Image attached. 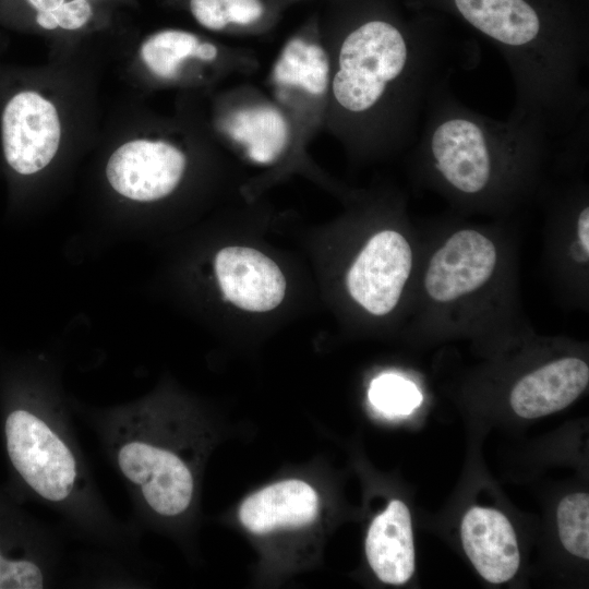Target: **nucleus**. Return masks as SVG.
Masks as SVG:
<instances>
[{
    "label": "nucleus",
    "mask_w": 589,
    "mask_h": 589,
    "mask_svg": "<svg viewBox=\"0 0 589 589\" xmlns=\"http://www.w3.org/2000/svg\"><path fill=\"white\" fill-rule=\"evenodd\" d=\"M429 22L371 14L338 38L327 110L340 137L386 148L418 136L429 95L445 77L444 40Z\"/></svg>",
    "instance_id": "nucleus-1"
},
{
    "label": "nucleus",
    "mask_w": 589,
    "mask_h": 589,
    "mask_svg": "<svg viewBox=\"0 0 589 589\" xmlns=\"http://www.w3.org/2000/svg\"><path fill=\"white\" fill-rule=\"evenodd\" d=\"M449 13L490 40L515 86L512 116L539 123L551 137L588 129L589 59L585 13L573 0H410Z\"/></svg>",
    "instance_id": "nucleus-2"
},
{
    "label": "nucleus",
    "mask_w": 589,
    "mask_h": 589,
    "mask_svg": "<svg viewBox=\"0 0 589 589\" xmlns=\"http://www.w3.org/2000/svg\"><path fill=\"white\" fill-rule=\"evenodd\" d=\"M422 118L417 137L425 169L470 201L508 193L537 168L551 137L536 121L512 115L500 121L468 108L445 77L432 88Z\"/></svg>",
    "instance_id": "nucleus-3"
},
{
    "label": "nucleus",
    "mask_w": 589,
    "mask_h": 589,
    "mask_svg": "<svg viewBox=\"0 0 589 589\" xmlns=\"http://www.w3.org/2000/svg\"><path fill=\"white\" fill-rule=\"evenodd\" d=\"M7 453L28 490L61 515L76 534L109 549L134 542L109 512L92 478L70 417L59 405L11 410L4 421Z\"/></svg>",
    "instance_id": "nucleus-4"
},
{
    "label": "nucleus",
    "mask_w": 589,
    "mask_h": 589,
    "mask_svg": "<svg viewBox=\"0 0 589 589\" xmlns=\"http://www.w3.org/2000/svg\"><path fill=\"white\" fill-rule=\"evenodd\" d=\"M86 418L136 512L175 518L190 508L195 490L193 470L166 442L167 422L153 406L134 404Z\"/></svg>",
    "instance_id": "nucleus-5"
},
{
    "label": "nucleus",
    "mask_w": 589,
    "mask_h": 589,
    "mask_svg": "<svg viewBox=\"0 0 589 589\" xmlns=\"http://www.w3.org/2000/svg\"><path fill=\"white\" fill-rule=\"evenodd\" d=\"M62 140L57 105L43 93L24 89L14 94L1 115L4 159L24 177L44 170L56 157Z\"/></svg>",
    "instance_id": "nucleus-6"
},
{
    "label": "nucleus",
    "mask_w": 589,
    "mask_h": 589,
    "mask_svg": "<svg viewBox=\"0 0 589 589\" xmlns=\"http://www.w3.org/2000/svg\"><path fill=\"white\" fill-rule=\"evenodd\" d=\"M188 158L164 136H137L118 146L106 165L110 187L121 196L149 203L170 195L181 182Z\"/></svg>",
    "instance_id": "nucleus-7"
},
{
    "label": "nucleus",
    "mask_w": 589,
    "mask_h": 589,
    "mask_svg": "<svg viewBox=\"0 0 589 589\" xmlns=\"http://www.w3.org/2000/svg\"><path fill=\"white\" fill-rule=\"evenodd\" d=\"M412 268V250L405 236L384 229L373 235L347 273L351 298L366 312L383 316L398 304Z\"/></svg>",
    "instance_id": "nucleus-8"
},
{
    "label": "nucleus",
    "mask_w": 589,
    "mask_h": 589,
    "mask_svg": "<svg viewBox=\"0 0 589 589\" xmlns=\"http://www.w3.org/2000/svg\"><path fill=\"white\" fill-rule=\"evenodd\" d=\"M496 265L494 242L476 229H460L432 254L424 275V289L433 301L449 303L483 287Z\"/></svg>",
    "instance_id": "nucleus-9"
},
{
    "label": "nucleus",
    "mask_w": 589,
    "mask_h": 589,
    "mask_svg": "<svg viewBox=\"0 0 589 589\" xmlns=\"http://www.w3.org/2000/svg\"><path fill=\"white\" fill-rule=\"evenodd\" d=\"M215 273L224 297L249 312H267L284 300L286 280L278 265L248 247H226L215 257Z\"/></svg>",
    "instance_id": "nucleus-10"
},
{
    "label": "nucleus",
    "mask_w": 589,
    "mask_h": 589,
    "mask_svg": "<svg viewBox=\"0 0 589 589\" xmlns=\"http://www.w3.org/2000/svg\"><path fill=\"white\" fill-rule=\"evenodd\" d=\"M466 554L478 573L492 584L510 579L519 567L520 556L515 531L496 509L474 506L461 522Z\"/></svg>",
    "instance_id": "nucleus-11"
},
{
    "label": "nucleus",
    "mask_w": 589,
    "mask_h": 589,
    "mask_svg": "<svg viewBox=\"0 0 589 589\" xmlns=\"http://www.w3.org/2000/svg\"><path fill=\"white\" fill-rule=\"evenodd\" d=\"M588 382L589 368L585 361L562 358L519 380L510 393V406L521 418L543 417L572 404Z\"/></svg>",
    "instance_id": "nucleus-12"
},
{
    "label": "nucleus",
    "mask_w": 589,
    "mask_h": 589,
    "mask_svg": "<svg viewBox=\"0 0 589 589\" xmlns=\"http://www.w3.org/2000/svg\"><path fill=\"white\" fill-rule=\"evenodd\" d=\"M318 513L314 489L301 480H285L247 497L240 506L241 524L263 534L279 528H299L312 522Z\"/></svg>",
    "instance_id": "nucleus-13"
},
{
    "label": "nucleus",
    "mask_w": 589,
    "mask_h": 589,
    "mask_svg": "<svg viewBox=\"0 0 589 589\" xmlns=\"http://www.w3.org/2000/svg\"><path fill=\"white\" fill-rule=\"evenodd\" d=\"M365 553L375 575L386 584L401 585L414 570V548L408 507L399 500L389 502L368 531Z\"/></svg>",
    "instance_id": "nucleus-14"
},
{
    "label": "nucleus",
    "mask_w": 589,
    "mask_h": 589,
    "mask_svg": "<svg viewBox=\"0 0 589 589\" xmlns=\"http://www.w3.org/2000/svg\"><path fill=\"white\" fill-rule=\"evenodd\" d=\"M145 69L163 82L179 81L191 63H212L218 58L215 44L183 29H163L147 36L139 50Z\"/></svg>",
    "instance_id": "nucleus-15"
},
{
    "label": "nucleus",
    "mask_w": 589,
    "mask_h": 589,
    "mask_svg": "<svg viewBox=\"0 0 589 589\" xmlns=\"http://www.w3.org/2000/svg\"><path fill=\"white\" fill-rule=\"evenodd\" d=\"M332 71L330 55L301 38L290 40L274 68V82L286 92L296 91L327 101Z\"/></svg>",
    "instance_id": "nucleus-16"
},
{
    "label": "nucleus",
    "mask_w": 589,
    "mask_h": 589,
    "mask_svg": "<svg viewBox=\"0 0 589 589\" xmlns=\"http://www.w3.org/2000/svg\"><path fill=\"white\" fill-rule=\"evenodd\" d=\"M229 133L247 146L250 157L267 163L285 146L287 125L276 110L263 107L237 116L229 122Z\"/></svg>",
    "instance_id": "nucleus-17"
},
{
    "label": "nucleus",
    "mask_w": 589,
    "mask_h": 589,
    "mask_svg": "<svg viewBox=\"0 0 589 589\" xmlns=\"http://www.w3.org/2000/svg\"><path fill=\"white\" fill-rule=\"evenodd\" d=\"M34 21L45 31L79 32L92 25L96 3L91 0H25Z\"/></svg>",
    "instance_id": "nucleus-18"
},
{
    "label": "nucleus",
    "mask_w": 589,
    "mask_h": 589,
    "mask_svg": "<svg viewBox=\"0 0 589 589\" xmlns=\"http://www.w3.org/2000/svg\"><path fill=\"white\" fill-rule=\"evenodd\" d=\"M589 496L574 493L564 497L557 508L560 539L572 554L587 560L589 557Z\"/></svg>",
    "instance_id": "nucleus-19"
},
{
    "label": "nucleus",
    "mask_w": 589,
    "mask_h": 589,
    "mask_svg": "<svg viewBox=\"0 0 589 589\" xmlns=\"http://www.w3.org/2000/svg\"><path fill=\"white\" fill-rule=\"evenodd\" d=\"M369 399L380 411L388 416L412 412L422 400L417 386L396 374H382L372 381Z\"/></svg>",
    "instance_id": "nucleus-20"
},
{
    "label": "nucleus",
    "mask_w": 589,
    "mask_h": 589,
    "mask_svg": "<svg viewBox=\"0 0 589 589\" xmlns=\"http://www.w3.org/2000/svg\"><path fill=\"white\" fill-rule=\"evenodd\" d=\"M56 575L25 561H12L0 548V589H41L52 585Z\"/></svg>",
    "instance_id": "nucleus-21"
},
{
    "label": "nucleus",
    "mask_w": 589,
    "mask_h": 589,
    "mask_svg": "<svg viewBox=\"0 0 589 589\" xmlns=\"http://www.w3.org/2000/svg\"><path fill=\"white\" fill-rule=\"evenodd\" d=\"M189 8L204 28L217 32L230 25L221 0H189Z\"/></svg>",
    "instance_id": "nucleus-22"
},
{
    "label": "nucleus",
    "mask_w": 589,
    "mask_h": 589,
    "mask_svg": "<svg viewBox=\"0 0 589 589\" xmlns=\"http://www.w3.org/2000/svg\"><path fill=\"white\" fill-rule=\"evenodd\" d=\"M229 24L250 25L263 14L260 0H221Z\"/></svg>",
    "instance_id": "nucleus-23"
},
{
    "label": "nucleus",
    "mask_w": 589,
    "mask_h": 589,
    "mask_svg": "<svg viewBox=\"0 0 589 589\" xmlns=\"http://www.w3.org/2000/svg\"><path fill=\"white\" fill-rule=\"evenodd\" d=\"M577 237L582 254L588 257L589 254V207L582 206L577 220Z\"/></svg>",
    "instance_id": "nucleus-24"
},
{
    "label": "nucleus",
    "mask_w": 589,
    "mask_h": 589,
    "mask_svg": "<svg viewBox=\"0 0 589 589\" xmlns=\"http://www.w3.org/2000/svg\"><path fill=\"white\" fill-rule=\"evenodd\" d=\"M91 1H94V2H103V1H109V0H91Z\"/></svg>",
    "instance_id": "nucleus-25"
}]
</instances>
